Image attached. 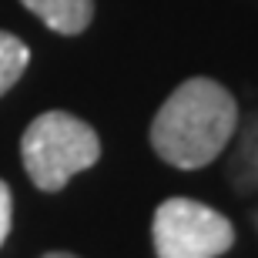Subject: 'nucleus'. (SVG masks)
<instances>
[{
  "label": "nucleus",
  "mask_w": 258,
  "mask_h": 258,
  "mask_svg": "<svg viewBox=\"0 0 258 258\" xmlns=\"http://www.w3.org/2000/svg\"><path fill=\"white\" fill-rule=\"evenodd\" d=\"M238 127L235 97L211 77H191L171 91L151 121V148L181 171L205 168L225 151Z\"/></svg>",
  "instance_id": "nucleus-1"
},
{
  "label": "nucleus",
  "mask_w": 258,
  "mask_h": 258,
  "mask_svg": "<svg viewBox=\"0 0 258 258\" xmlns=\"http://www.w3.org/2000/svg\"><path fill=\"white\" fill-rule=\"evenodd\" d=\"M101 158V138L87 121L47 111L34 117L20 138V161L40 191H60L77 171H87Z\"/></svg>",
  "instance_id": "nucleus-2"
},
{
  "label": "nucleus",
  "mask_w": 258,
  "mask_h": 258,
  "mask_svg": "<svg viewBox=\"0 0 258 258\" xmlns=\"http://www.w3.org/2000/svg\"><path fill=\"white\" fill-rule=\"evenodd\" d=\"M27 64H30L27 44L20 37H14V34H7V30H0V97L24 77Z\"/></svg>",
  "instance_id": "nucleus-5"
},
{
  "label": "nucleus",
  "mask_w": 258,
  "mask_h": 258,
  "mask_svg": "<svg viewBox=\"0 0 258 258\" xmlns=\"http://www.w3.org/2000/svg\"><path fill=\"white\" fill-rule=\"evenodd\" d=\"M151 238L158 258H218L231 248L235 228L195 198H168L154 211Z\"/></svg>",
  "instance_id": "nucleus-3"
},
{
  "label": "nucleus",
  "mask_w": 258,
  "mask_h": 258,
  "mask_svg": "<svg viewBox=\"0 0 258 258\" xmlns=\"http://www.w3.org/2000/svg\"><path fill=\"white\" fill-rule=\"evenodd\" d=\"M37 20H44L54 34L77 37L94 20V0H20Z\"/></svg>",
  "instance_id": "nucleus-4"
},
{
  "label": "nucleus",
  "mask_w": 258,
  "mask_h": 258,
  "mask_svg": "<svg viewBox=\"0 0 258 258\" xmlns=\"http://www.w3.org/2000/svg\"><path fill=\"white\" fill-rule=\"evenodd\" d=\"M10 215H14V201H10V188L7 181H0V245L10 235Z\"/></svg>",
  "instance_id": "nucleus-6"
},
{
  "label": "nucleus",
  "mask_w": 258,
  "mask_h": 258,
  "mask_svg": "<svg viewBox=\"0 0 258 258\" xmlns=\"http://www.w3.org/2000/svg\"><path fill=\"white\" fill-rule=\"evenodd\" d=\"M40 258H77V255H71V251H47V255H40Z\"/></svg>",
  "instance_id": "nucleus-7"
}]
</instances>
